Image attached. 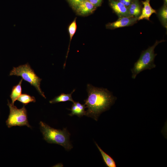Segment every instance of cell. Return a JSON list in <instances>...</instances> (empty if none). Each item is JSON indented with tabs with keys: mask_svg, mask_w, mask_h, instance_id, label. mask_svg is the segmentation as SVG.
Segmentation results:
<instances>
[{
	"mask_svg": "<svg viewBox=\"0 0 167 167\" xmlns=\"http://www.w3.org/2000/svg\"><path fill=\"white\" fill-rule=\"evenodd\" d=\"M88 97L84 101L86 107L85 115L97 121L100 115L108 109L114 103L116 98L107 89L87 85Z\"/></svg>",
	"mask_w": 167,
	"mask_h": 167,
	"instance_id": "1",
	"label": "cell"
},
{
	"mask_svg": "<svg viewBox=\"0 0 167 167\" xmlns=\"http://www.w3.org/2000/svg\"><path fill=\"white\" fill-rule=\"evenodd\" d=\"M39 124L44 139L48 143L60 145L67 150L72 148L69 140L70 134L66 128L62 130L55 129L42 121Z\"/></svg>",
	"mask_w": 167,
	"mask_h": 167,
	"instance_id": "2",
	"label": "cell"
},
{
	"mask_svg": "<svg viewBox=\"0 0 167 167\" xmlns=\"http://www.w3.org/2000/svg\"><path fill=\"white\" fill-rule=\"evenodd\" d=\"M163 41V40L156 41L152 46L142 52L139 59L131 69L133 79H135L137 75L143 71L151 70L156 67L154 60L157 54L155 53L154 49L158 45Z\"/></svg>",
	"mask_w": 167,
	"mask_h": 167,
	"instance_id": "3",
	"label": "cell"
},
{
	"mask_svg": "<svg viewBox=\"0 0 167 167\" xmlns=\"http://www.w3.org/2000/svg\"><path fill=\"white\" fill-rule=\"evenodd\" d=\"M13 75L21 76L23 79L34 86L40 94L46 98L44 92L40 88L42 79L36 75L28 63L17 67H13L9 74V75Z\"/></svg>",
	"mask_w": 167,
	"mask_h": 167,
	"instance_id": "4",
	"label": "cell"
},
{
	"mask_svg": "<svg viewBox=\"0 0 167 167\" xmlns=\"http://www.w3.org/2000/svg\"><path fill=\"white\" fill-rule=\"evenodd\" d=\"M7 105L10 109V114L6 123L8 128L13 126H26L31 128L28 120L27 110L24 105L18 109L8 100Z\"/></svg>",
	"mask_w": 167,
	"mask_h": 167,
	"instance_id": "5",
	"label": "cell"
},
{
	"mask_svg": "<svg viewBox=\"0 0 167 167\" xmlns=\"http://www.w3.org/2000/svg\"><path fill=\"white\" fill-rule=\"evenodd\" d=\"M138 18L133 17H122L118 18L116 21L109 23L106 25L107 29H114L118 28L129 26L136 23Z\"/></svg>",
	"mask_w": 167,
	"mask_h": 167,
	"instance_id": "6",
	"label": "cell"
},
{
	"mask_svg": "<svg viewBox=\"0 0 167 167\" xmlns=\"http://www.w3.org/2000/svg\"><path fill=\"white\" fill-rule=\"evenodd\" d=\"M109 5L118 18L122 17H132L129 13L127 8L120 2L116 0H109Z\"/></svg>",
	"mask_w": 167,
	"mask_h": 167,
	"instance_id": "7",
	"label": "cell"
},
{
	"mask_svg": "<svg viewBox=\"0 0 167 167\" xmlns=\"http://www.w3.org/2000/svg\"><path fill=\"white\" fill-rule=\"evenodd\" d=\"M96 7L87 0L79 4L74 10L78 15L86 16L92 14Z\"/></svg>",
	"mask_w": 167,
	"mask_h": 167,
	"instance_id": "8",
	"label": "cell"
},
{
	"mask_svg": "<svg viewBox=\"0 0 167 167\" xmlns=\"http://www.w3.org/2000/svg\"><path fill=\"white\" fill-rule=\"evenodd\" d=\"M150 0H145L141 1L143 7L140 16L138 18V20L146 19L149 20V18L153 13L156 14L157 11L153 9L150 4Z\"/></svg>",
	"mask_w": 167,
	"mask_h": 167,
	"instance_id": "9",
	"label": "cell"
},
{
	"mask_svg": "<svg viewBox=\"0 0 167 167\" xmlns=\"http://www.w3.org/2000/svg\"><path fill=\"white\" fill-rule=\"evenodd\" d=\"M141 4L139 0H134L127 7L129 13L132 17L138 18L140 16L142 8Z\"/></svg>",
	"mask_w": 167,
	"mask_h": 167,
	"instance_id": "10",
	"label": "cell"
},
{
	"mask_svg": "<svg viewBox=\"0 0 167 167\" xmlns=\"http://www.w3.org/2000/svg\"><path fill=\"white\" fill-rule=\"evenodd\" d=\"M86 108L85 104L82 105L79 102H75L73 103L71 109H68L71 111V113L69 114L71 116L77 115L79 117H81L85 115L86 111L85 109Z\"/></svg>",
	"mask_w": 167,
	"mask_h": 167,
	"instance_id": "11",
	"label": "cell"
},
{
	"mask_svg": "<svg viewBox=\"0 0 167 167\" xmlns=\"http://www.w3.org/2000/svg\"><path fill=\"white\" fill-rule=\"evenodd\" d=\"M158 18L162 26L167 28V5H164L157 11Z\"/></svg>",
	"mask_w": 167,
	"mask_h": 167,
	"instance_id": "12",
	"label": "cell"
},
{
	"mask_svg": "<svg viewBox=\"0 0 167 167\" xmlns=\"http://www.w3.org/2000/svg\"><path fill=\"white\" fill-rule=\"evenodd\" d=\"M23 79H21L17 85L14 86L12 89L10 97L11 100V104L14 105L15 101L21 95L22 93L21 84Z\"/></svg>",
	"mask_w": 167,
	"mask_h": 167,
	"instance_id": "13",
	"label": "cell"
},
{
	"mask_svg": "<svg viewBox=\"0 0 167 167\" xmlns=\"http://www.w3.org/2000/svg\"><path fill=\"white\" fill-rule=\"evenodd\" d=\"M95 144L100 152L106 165L108 167H116V163L113 158L104 152L96 142Z\"/></svg>",
	"mask_w": 167,
	"mask_h": 167,
	"instance_id": "14",
	"label": "cell"
},
{
	"mask_svg": "<svg viewBox=\"0 0 167 167\" xmlns=\"http://www.w3.org/2000/svg\"><path fill=\"white\" fill-rule=\"evenodd\" d=\"M75 91V89H74L70 94H66L64 93H62L59 95L55 97L54 99L50 101L49 102L51 104H53L70 101L73 103L74 101L72 99L71 95Z\"/></svg>",
	"mask_w": 167,
	"mask_h": 167,
	"instance_id": "15",
	"label": "cell"
},
{
	"mask_svg": "<svg viewBox=\"0 0 167 167\" xmlns=\"http://www.w3.org/2000/svg\"><path fill=\"white\" fill-rule=\"evenodd\" d=\"M77 28L76 24V18H75L74 20L69 25L68 30L70 38V42L68 48V50L66 56V59L67 58L68 54L69 52L70 44L73 37L75 34Z\"/></svg>",
	"mask_w": 167,
	"mask_h": 167,
	"instance_id": "16",
	"label": "cell"
},
{
	"mask_svg": "<svg viewBox=\"0 0 167 167\" xmlns=\"http://www.w3.org/2000/svg\"><path fill=\"white\" fill-rule=\"evenodd\" d=\"M17 100L24 105L30 102H36L35 98L34 96H31L26 93L21 94Z\"/></svg>",
	"mask_w": 167,
	"mask_h": 167,
	"instance_id": "17",
	"label": "cell"
},
{
	"mask_svg": "<svg viewBox=\"0 0 167 167\" xmlns=\"http://www.w3.org/2000/svg\"><path fill=\"white\" fill-rule=\"evenodd\" d=\"M84 0H66L74 10L79 4Z\"/></svg>",
	"mask_w": 167,
	"mask_h": 167,
	"instance_id": "18",
	"label": "cell"
},
{
	"mask_svg": "<svg viewBox=\"0 0 167 167\" xmlns=\"http://www.w3.org/2000/svg\"><path fill=\"white\" fill-rule=\"evenodd\" d=\"M96 8L101 6L103 0H87Z\"/></svg>",
	"mask_w": 167,
	"mask_h": 167,
	"instance_id": "19",
	"label": "cell"
},
{
	"mask_svg": "<svg viewBox=\"0 0 167 167\" xmlns=\"http://www.w3.org/2000/svg\"><path fill=\"white\" fill-rule=\"evenodd\" d=\"M122 3L127 7L132 3L134 0H116Z\"/></svg>",
	"mask_w": 167,
	"mask_h": 167,
	"instance_id": "20",
	"label": "cell"
},
{
	"mask_svg": "<svg viewBox=\"0 0 167 167\" xmlns=\"http://www.w3.org/2000/svg\"><path fill=\"white\" fill-rule=\"evenodd\" d=\"M164 2V5H167V0H163Z\"/></svg>",
	"mask_w": 167,
	"mask_h": 167,
	"instance_id": "21",
	"label": "cell"
}]
</instances>
